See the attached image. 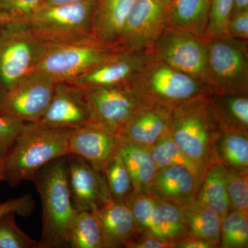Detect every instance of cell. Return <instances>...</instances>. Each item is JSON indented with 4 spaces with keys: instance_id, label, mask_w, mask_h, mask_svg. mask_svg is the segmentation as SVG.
Here are the masks:
<instances>
[{
    "instance_id": "obj_22",
    "label": "cell",
    "mask_w": 248,
    "mask_h": 248,
    "mask_svg": "<svg viewBox=\"0 0 248 248\" xmlns=\"http://www.w3.org/2000/svg\"><path fill=\"white\" fill-rule=\"evenodd\" d=\"M211 2L212 0H173L166 6V27L187 31L205 41Z\"/></svg>"
},
{
    "instance_id": "obj_16",
    "label": "cell",
    "mask_w": 248,
    "mask_h": 248,
    "mask_svg": "<svg viewBox=\"0 0 248 248\" xmlns=\"http://www.w3.org/2000/svg\"><path fill=\"white\" fill-rule=\"evenodd\" d=\"M93 122L83 90L61 81L45 114L35 124L53 128L76 129Z\"/></svg>"
},
{
    "instance_id": "obj_7",
    "label": "cell",
    "mask_w": 248,
    "mask_h": 248,
    "mask_svg": "<svg viewBox=\"0 0 248 248\" xmlns=\"http://www.w3.org/2000/svg\"><path fill=\"white\" fill-rule=\"evenodd\" d=\"M45 48L27 23L0 26L1 92L36 71Z\"/></svg>"
},
{
    "instance_id": "obj_37",
    "label": "cell",
    "mask_w": 248,
    "mask_h": 248,
    "mask_svg": "<svg viewBox=\"0 0 248 248\" xmlns=\"http://www.w3.org/2000/svg\"><path fill=\"white\" fill-rule=\"evenodd\" d=\"M26 124L22 121L0 115V159L4 160Z\"/></svg>"
},
{
    "instance_id": "obj_40",
    "label": "cell",
    "mask_w": 248,
    "mask_h": 248,
    "mask_svg": "<svg viewBox=\"0 0 248 248\" xmlns=\"http://www.w3.org/2000/svg\"><path fill=\"white\" fill-rule=\"evenodd\" d=\"M127 248H173L175 244L171 241L154 237V236H140L134 240L126 246Z\"/></svg>"
},
{
    "instance_id": "obj_20",
    "label": "cell",
    "mask_w": 248,
    "mask_h": 248,
    "mask_svg": "<svg viewBox=\"0 0 248 248\" xmlns=\"http://www.w3.org/2000/svg\"><path fill=\"white\" fill-rule=\"evenodd\" d=\"M134 0H97L93 16L94 38L115 48L122 35Z\"/></svg>"
},
{
    "instance_id": "obj_35",
    "label": "cell",
    "mask_w": 248,
    "mask_h": 248,
    "mask_svg": "<svg viewBox=\"0 0 248 248\" xmlns=\"http://www.w3.org/2000/svg\"><path fill=\"white\" fill-rule=\"evenodd\" d=\"M227 191L231 210L248 215V172L227 169Z\"/></svg>"
},
{
    "instance_id": "obj_34",
    "label": "cell",
    "mask_w": 248,
    "mask_h": 248,
    "mask_svg": "<svg viewBox=\"0 0 248 248\" xmlns=\"http://www.w3.org/2000/svg\"><path fill=\"white\" fill-rule=\"evenodd\" d=\"M234 0H212L209 11L205 40L227 35V26L231 17Z\"/></svg>"
},
{
    "instance_id": "obj_32",
    "label": "cell",
    "mask_w": 248,
    "mask_h": 248,
    "mask_svg": "<svg viewBox=\"0 0 248 248\" xmlns=\"http://www.w3.org/2000/svg\"><path fill=\"white\" fill-rule=\"evenodd\" d=\"M16 213L0 217V248H42L35 241L22 231L16 223Z\"/></svg>"
},
{
    "instance_id": "obj_21",
    "label": "cell",
    "mask_w": 248,
    "mask_h": 248,
    "mask_svg": "<svg viewBox=\"0 0 248 248\" xmlns=\"http://www.w3.org/2000/svg\"><path fill=\"white\" fill-rule=\"evenodd\" d=\"M208 99L220 131L248 134V94L214 93Z\"/></svg>"
},
{
    "instance_id": "obj_42",
    "label": "cell",
    "mask_w": 248,
    "mask_h": 248,
    "mask_svg": "<svg viewBox=\"0 0 248 248\" xmlns=\"http://www.w3.org/2000/svg\"><path fill=\"white\" fill-rule=\"evenodd\" d=\"M246 11H248V0H234L231 17L233 15Z\"/></svg>"
},
{
    "instance_id": "obj_10",
    "label": "cell",
    "mask_w": 248,
    "mask_h": 248,
    "mask_svg": "<svg viewBox=\"0 0 248 248\" xmlns=\"http://www.w3.org/2000/svg\"><path fill=\"white\" fill-rule=\"evenodd\" d=\"M150 52L155 60L195 77L205 84L207 42L197 36L187 31L165 27Z\"/></svg>"
},
{
    "instance_id": "obj_29",
    "label": "cell",
    "mask_w": 248,
    "mask_h": 248,
    "mask_svg": "<svg viewBox=\"0 0 248 248\" xmlns=\"http://www.w3.org/2000/svg\"><path fill=\"white\" fill-rule=\"evenodd\" d=\"M151 150L157 169L167 166H183L203 181L205 174L183 153L171 138L169 130L152 146Z\"/></svg>"
},
{
    "instance_id": "obj_12",
    "label": "cell",
    "mask_w": 248,
    "mask_h": 248,
    "mask_svg": "<svg viewBox=\"0 0 248 248\" xmlns=\"http://www.w3.org/2000/svg\"><path fill=\"white\" fill-rule=\"evenodd\" d=\"M166 5L160 0H134L116 50H151L166 27Z\"/></svg>"
},
{
    "instance_id": "obj_28",
    "label": "cell",
    "mask_w": 248,
    "mask_h": 248,
    "mask_svg": "<svg viewBox=\"0 0 248 248\" xmlns=\"http://www.w3.org/2000/svg\"><path fill=\"white\" fill-rule=\"evenodd\" d=\"M73 248H105L102 228L94 212H77L70 228Z\"/></svg>"
},
{
    "instance_id": "obj_9",
    "label": "cell",
    "mask_w": 248,
    "mask_h": 248,
    "mask_svg": "<svg viewBox=\"0 0 248 248\" xmlns=\"http://www.w3.org/2000/svg\"><path fill=\"white\" fill-rule=\"evenodd\" d=\"M58 81L35 71L0 93V115L35 123L45 114Z\"/></svg>"
},
{
    "instance_id": "obj_46",
    "label": "cell",
    "mask_w": 248,
    "mask_h": 248,
    "mask_svg": "<svg viewBox=\"0 0 248 248\" xmlns=\"http://www.w3.org/2000/svg\"><path fill=\"white\" fill-rule=\"evenodd\" d=\"M0 93H1V90H0Z\"/></svg>"
},
{
    "instance_id": "obj_6",
    "label": "cell",
    "mask_w": 248,
    "mask_h": 248,
    "mask_svg": "<svg viewBox=\"0 0 248 248\" xmlns=\"http://www.w3.org/2000/svg\"><path fill=\"white\" fill-rule=\"evenodd\" d=\"M97 0L42 6L31 18L29 26L46 45L66 43L94 37L93 16Z\"/></svg>"
},
{
    "instance_id": "obj_44",
    "label": "cell",
    "mask_w": 248,
    "mask_h": 248,
    "mask_svg": "<svg viewBox=\"0 0 248 248\" xmlns=\"http://www.w3.org/2000/svg\"><path fill=\"white\" fill-rule=\"evenodd\" d=\"M3 174H4V160L0 159V182H3Z\"/></svg>"
},
{
    "instance_id": "obj_4",
    "label": "cell",
    "mask_w": 248,
    "mask_h": 248,
    "mask_svg": "<svg viewBox=\"0 0 248 248\" xmlns=\"http://www.w3.org/2000/svg\"><path fill=\"white\" fill-rule=\"evenodd\" d=\"M133 85L148 102L171 109L194 98L211 94L200 79L153 58Z\"/></svg>"
},
{
    "instance_id": "obj_45",
    "label": "cell",
    "mask_w": 248,
    "mask_h": 248,
    "mask_svg": "<svg viewBox=\"0 0 248 248\" xmlns=\"http://www.w3.org/2000/svg\"><path fill=\"white\" fill-rule=\"evenodd\" d=\"M160 1H161L163 4L166 5V6H167L168 5H169L171 2H172L173 0H160Z\"/></svg>"
},
{
    "instance_id": "obj_24",
    "label": "cell",
    "mask_w": 248,
    "mask_h": 248,
    "mask_svg": "<svg viewBox=\"0 0 248 248\" xmlns=\"http://www.w3.org/2000/svg\"><path fill=\"white\" fill-rule=\"evenodd\" d=\"M178 204L182 208L187 234L205 240L215 248L220 247L221 224L220 217L196 200Z\"/></svg>"
},
{
    "instance_id": "obj_5",
    "label": "cell",
    "mask_w": 248,
    "mask_h": 248,
    "mask_svg": "<svg viewBox=\"0 0 248 248\" xmlns=\"http://www.w3.org/2000/svg\"><path fill=\"white\" fill-rule=\"evenodd\" d=\"M206 42L208 63L205 83L211 94H248V41L222 35Z\"/></svg>"
},
{
    "instance_id": "obj_19",
    "label": "cell",
    "mask_w": 248,
    "mask_h": 248,
    "mask_svg": "<svg viewBox=\"0 0 248 248\" xmlns=\"http://www.w3.org/2000/svg\"><path fill=\"white\" fill-rule=\"evenodd\" d=\"M172 109L148 102L125 125L120 136L126 141L152 147L169 130Z\"/></svg>"
},
{
    "instance_id": "obj_31",
    "label": "cell",
    "mask_w": 248,
    "mask_h": 248,
    "mask_svg": "<svg viewBox=\"0 0 248 248\" xmlns=\"http://www.w3.org/2000/svg\"><path fill=\"white\" fill-rule=\"evenodd\" d=\"M104 173L112 201L124 202L134 192L131 177L124 164L120 149L108 165Z\"/></svg>"
},
{
    "instance_id": "obj_3",
    "label": "cell",
    "mask_w": 248,
    "mask_h": 248,
    "mask_svg": "<svg viewBox=\"0 0 248 248\" xmlns=\"http://www.w3.org/2000/svg\"><path fill=\"white\" fill-rule=\"evenodd\" d=\"M208 95L194 98L172 108L169 126L171 138L204 174L217 161L215 147L220 132Z\"/></svg>"
},
{
    "instance_id": "obj_43",
    "label": "cell",
    "mask_w": 248,
    "mask_h": 248,
    "mask_svg": "<svg viewBox=\"0 0 248 248\" xmlns=\"http://www.w3.org/2000/svg\"><path fill=\"white\" fill-rule=\"evenodd\" d=\"M84 1L86 0H43L42 6H57V5L73 4V3L81 2Z\"/></svg>"
},
{
    "instance_id": "obj_17",
    "label": "cell",
    "mask_w": 248,
    "mask_h": 248,
    "mask_svg": "<svg viewBox=\"0 0 248 248\" xmlns=\"http://www.w3.org/2000/svg\"><path fill=\"white\" fill-rule=\"evenodd\" d=\"M202 180L190 170L179 166L157 169L146 195L178 203L195 200Z\"/></svg>"
},
{
    "instance_id": "obj_23",
    "label": "cell",
    "mask_w": 248,
    "mask_h": 248,
    "mask_svg": "<svg viewBox=\"0 0 248 248\" xmlns=\"http://www.w3.org/2000/svg\"><path fill=\"white\" fill-rule=\"evenodd\" d=\"M151 148L124 139L121 145V155L131 177L134 193L137 195H146L157 170Z\"/></svg>"
},
{
    "instance_id": "obj_39",
    "label": "cell",
    "mask_w": 248,
    "mask_h": 248,
    "mask_svg": "<svg viewBox=\"0 0 248 248\" xmlns=\"http://www.w3.org/2000/svg\"><path fill=\"white\" fill-rule=\"evenodd\" d=\"M227 35L238 40H248V11L238 13L230 17Z\"/></svg>"
},
{
    "instance_id": "obj_26",
    "label": "cell",
    "mask_w": 248,
    "mask_h": 248,
    "mask_svg": "<svg viewBox=\"0 0 248 248\" xmlns=\"http://www.w3.org/2000/svg\"><path fill=\"white\" fill-rule=\"evenodd\" d=\"M195 200L215 211L221 220L229 213L227 169L221 163L216 161L208 168Z\"/></svg>"
},
{
    "instance_id": "obj_11",
    "label": "cell",
    "mask_w": 248,
    "mask_h": 248,
    "mask_svg": "<svg viewBox=\"0 0 248 248\" xmlns=\"http://www.w3.org/2000/svg\"><path fill=\"white\" fill-rule=\"evenodd\" d=\"M83 91L93 122L120 135L135 114L148 102L133 84Z\"/></svg>"
},
{
    "instance_id": "obj_2",
    "label": "cell",
    "mask_w": 248,
    "mask_h": 248,
    "mask_svg": "<svg viewBox=\"0 0 248 248\" xmlns=\"http://www.w3.org/2000/svg\"><path fill=\"white\" fill-rule=\"evenodd\" d=\"M32 182L42 201V248H71L70 228L77 211L68 187L66 156L45 165Z\"/></svg>"
},
{
    "instance_id": "obj_25",
    "label": "cell",
    "mask_w": 248,
    "mask_h": 248,
    "mask_svg": "<svg viewBox=\"0 0 248 248\" xmlns=\"http://www.w3.org/2000/svg\"><path fill=\"white\" fill-rule=\"evenodd\" d=\"M187 234L182 207L175 202L156 200L152 215L151 230L146 236H154L175 244Z\"/></svg>"
},
{
    "instance_id": "obj_1",
    "label": "cell",
    "mask_w": 248,
    "mask_h": 248,
    "mask_svg": "<svg viewBox=\"0 0 248 248\" xmlns=\"http://www.w3.org/2000/svg\"><path fill=\"white\" fill-rule=\"evenodd\" d=\"M73 129L53 128L27 123L4 159L3 181L15 187L32 181L45 165L68 154Z\"/></svg>"
},
{
    "instance_id": "obj_33",
    "label": "cell",
    "mask_w": 248,
    "mask_h": 248,
    "mask_svg": "<svg viewBox=\"0 0 248 248\" xmlns=\"http://www.w3.org/2000/svg\"><path fill=\"white\" fill-rule=\"evenodd\" d=\"M43 4V0H0V26L27 23Z\"/></svg>"
},
{
    "instance_id": "obj_30",
    "label": "cell",
    "mask_w": 248,
    "mask_h": 248,
    "mask_svg": "<svg viewBox=\"0 0 248 248\" xmlns=\"http://www.w3.org/2000/svg\"><path fill=\"white\" fill-rule=\"evenodd\" d=\"M248 214L230 210L221 224V244L223 248H248Z\"/></svg>"
},
{
    "instance_id": "obj_8",
    "label": "cell",
    "mask_w": 248,
    "mask_h": 248,
    "mask_svg": "<svg viewBox=\"0 0 248 248\" xmlns=\"http://www.w3.org/2000/svg\"><path fill=\"white\" fill-rule=\"evenodd\" d=\"M117 50L94 37L46 45L36 71L48 75L58 82H68L105 61Z\"/></svg>"
},
{
    "instance_id": "obj_27",
    "label": "cell",
    "mask_w": 248,
    "mask_h": 248,
    "mask_svg": "<svg viewBox=\"0 0 248 248\" xmlns=\"http://www.w3.org/2000/svg\"><path fill=\"white\" fill-rule=\"evenodd\" d=\"M215 153L217 161L227 169L248 172V134L220 131Z\"/></svg>"
},
{
    "instance_id": "obj_13",
    "label": "cell",
    "mask_w": 248,
    "mask_h": 248,
    "mask_svg": "<svg viewBox=\"0 0 248 248\" xmlns=\"http://www.w3.org/2000/svg\"><path fill=\"white\" fill-rule=\"evenodd\" d=\"M151 59L149 50L129 53L117 50L105 61L68 83L82 90L133 84Z\"/></svg>"
},
{
    "instance_id": "obj_18",
    "label": "cell",
    "mask_w": 248,
    "mask_h": 248,
    "mask_svg": "<svg viewBox=\"0 0 248 248\" xmlns=\"http://www.w3.org/2000/svg\"><path fill=\"white\" fill-rule=\"evenodd\" d=\"M93 212L102 228L105 248H126L141 236L133 214L125 202L112 200Z\"/></svg>"
},
{
    "instance_id": "obj_15",
    "label": "cell",
    "mask_w": 248,
    "mask_h": 248,
    "mask_svg": "<svg viewBox=\"0 0 248 248\" xmlns=\"http://www.w3.org/2000/svg\"><path fill=\"white\" fill-rule=\"evenodd\" d=\"M123 138L95 122L73 129L68 138V154L76 155L94 169L104 172L120 151Z\"/></svg>"
},
{
    "instance_id": "obj_38",
    "label": "cell",
    "mask_w": 248,
    "mask_h": 248,
    "mask_svg": "<svg viewBox=\"0 0 248 248\" xmlns=\"http://www.w3.org/2000/svg\"><path fill=\"white\" fill-rule=\"evenodd\" d=\"M35 203L29 195H24L16 199H11L0 203V217L8 213H14L22 217H29L33 212Z\"/></svg>"
},
{
    "instance_id": "obj_36",
    "label": "cell",
    "mask_w": 248,
    "mask_h": 248,
    "mask_svg": "<svg viewBox=\"0 0 248 248\" xmlns=\"http://www.w3.org/2000/svg\"><path fill=\"white\" fill-rule=\"evenodd\" d=\"M156 200L150 196L137 195L133 192L124 201L133 214L141 236H146L149 234Z\"/></svg>"
},
{
    "instance_id": "obj_14",
    "label": "cell",
    "mask_w": 248,
    "mask_h": 248,
    "mask_svg": "<svg viewBox=\"0 0 248 248\" xmlns=\"http://www.w3.org/2000/svg\"><path fill=\"white\" fill-rule=\"evenodd\" d=\"M67 177L77 212L94 211L112 201L105 174L76 155H66Z\"/></svg>"
},
{
    "instance_id": "obj_41",
    "label": "cell",
    "mask_w": 248,
    "mask_h": 248,
    "mask_svg": "<svg viewBox=\"0 0 248 248\" xmlns=\"http://www.w3.org/2000/svg\"><path fill=\"white\" fill-rule=\"evenodd\" d=\"M175 246L179 248H215L208 241L188 234L176 241Z\"/></svg>"
}]
</instances>
